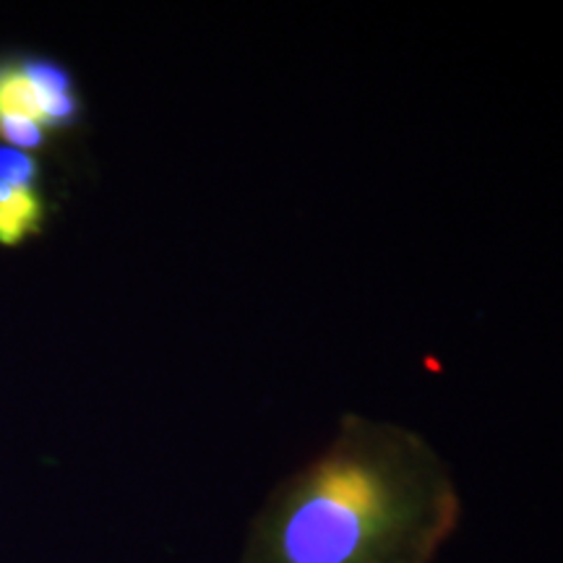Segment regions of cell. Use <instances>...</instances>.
Listing matches in <instances>:
<instances>
[{
	"label": "cell",
	"mask_w": 563,
	"mask_h": 563,
	"mask_svg": "<svg viewBox=\"0 0 563 563\" xmlns=\"http://www.w3.org/2000/svg\"><path fill=\"white\" fill-rule=\"evenodd\" d=\"M460 522V488L431 443L347 412L251 519L241 563H433Z\"/></svg>",
	"instance_id": "obj_1"
},
{
	"label": "cell",
	"mask_w": 563,
	"mask_h": 563,
	"mask_svg": "<svg viewBox=\"0 0 563 563\" xmlns=\"http://www.w3.org/2000/svg\"><path fill=\"white\" fill-rule=\"evenodd\" d=\"M79 115V97L68 70L42 58L0 63V139L11 150H37L51 131Z\"/></svg>",
	"instance_id": "obj_2"
},
{
	"label": "cell",
	"mask_w": 563,
	"mask_h": 563,
	"mask_svg": "<svg viewBox=\"0 0 563 563\" xmlns=\"http://www.w3.org/2000/svg\"><path fill=\"white\" fill-rule=\"evenodd\" d=\"M45 220L34 180H5L0 178V243L16 245L40 230Z\"/></svg>",
	"instance_id": "obj_3"
}]
</instances>
